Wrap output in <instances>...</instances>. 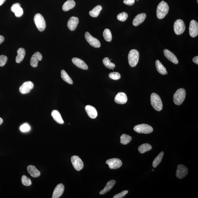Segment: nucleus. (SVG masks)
Returning <instances> with one entry per match:
<instances>
[{"label": "nucleus", "instance_id": "14", "mask_svg": "<svg viewBox=\"0 0 198 198\" xmlns=\"http://www.w3.org/2000/svg\"><path fill=\"white\" fill-rule=\"evenodd\" d=\"M42 56L40 52H37L33 54L31 58L30 65L32 67L35 68L37 67L39 61L42 60Z\"/></svg>", "mask_w": 198, "mask_h": 198}, {"label": "nucleus", "instance_id": "39", "mask_svg": "<svg viewBox=\"0 0 198 198\" xmlns=\"http://www.w3.org/2000/svg\"><path fill=\"white\" fill-rule=\"evenodd\" d=\"M8 61V57L4 55L0 56V66L3 67L6 64Z\"/></svg>", "mask_w": 198, "mask_h": 198}, {"label": "nucleus", "instance_id": "34", "mask_svg": "<svg viewBox=\"0 0 198 198\" xmlns=\"http://www.w3.org/2000/svg\"><path fill=\"white\" fill-rule=\"evenodd\" d=\"M104 38L107 42H111L112 40V35L111 31L108 29H106L103 33Z\"/></svg>", "mask_w": 198, "mask_h": 198}, {"label": "nucleus", "instance_id": "20", "mask_svg": "<svg viewBox=\"0 0 198 198\" xmlns=\"http://www.w3.org/2000/svg\"><path fill=\"white\" fill-rule=\"evenodd\" d=\"M85 109L87 115L90 118L94 119L97 118L98 114L94 107L92 106L87 105L86 106Z\"/></svg>", "mask_w": 198, "mask_h": 198}, {"label": "nucleus", "instance_id": "24", "mask_svg": "<svg viewBox=\"0 0 198 198\" xmlns=\"http://www.w3.org/2000/svg\"><path fill=\"white\" fill-rule=\"evenodd\" d=\"M51 115L55 121L59 124H62L64 123V121L62 119V116L57 110H52Z\"/></svg>", "mask_w": 198, "mask_h": 198}, {"label": "nucleus", "instance_id": "4", "mask_svg": "<svg viewBox=\"0 0 198 198\" xmlns=\"http://www.w3.org/2000/svg\"><path fill=\"white\" fill-rule=\"evenodd\" d=\"M140 54L138 51L135 49L132 50L129 53L128 61L129 64L132 67H134L138 63Z\"/></svg>", "mask_w": 198, "mask_h": 198}, {"label": "nucleus", "instance_id": "11", "mask_svg": "<svg viewBox=\"0 0 198 198\" xmlns=\"http://www.w3.org/2000/svg\"><path fill=\"white\" fill-rule=\"evenodd\" d=\"M34 84L32 82H26L20 87V92L22 94L28 93L34 88Z\"/></svg>", "mask_w": 198, "mask_h": 198}, {"label": "nucleus", "instance_id": "35", "mask_svg": "<svg viewBox=\"0 0 198 198\" xmlns=\"http://www.w3.org/2000/svg\"><path fill=\"white\" fill-rule=\"evenodd\" d=\"M103 62L106 67L110 69H113L115 67V64L110 62L108 57H106L103 60Z\"/></svg>", "mask_w": 198, "mask_h": 198}, {"label": "nucleus", "instance_id": "29", "mask_svg": "<svg viewBox=\"0 0 198 198\" xmlns=\"http://www.w3.org/2000/svg\"><path fill=\"white\" fill-rule=\"evenodd\" d=\"M152 149L151 145L148 143H143L139 147L138 149L140 152L142 154L146 152L151 151Z\"/></svg>", "mask_w": 198, "mask_h": 198}, {"label": "nucleus", "instance_id": "42", "mask_svg": "<svg viewBox=\"0 0 198 198\" xmlns=\"http://www.w3.org/2000/svg\"><path fill=\"white\" fill-rule=\"evenodd\" d=\"M135 0H124L123 3L128 6H132L134 4Z\"/></svg>", "mask_w": 198, "mask_h": 198}, {"label": "nucleus", "instance_id": "9", "mask_svg": "<svg viewBox=\"0 0 198 198\" xmlns=\"http://www.w3.org/2000/svg\"><path fill=\"white\" fill-rule=\"evenodd\" d=\"M111 169H116L122 166V162L121 160L118 158H113L108 159L106 161Z\"/></svg>", "mask_w": 198, "mask_h": 198}, {"label": "nucleus", "instance_id": "47", "mask_svg": "<svg viewBox=\"0 0 198 198\" xmlns=\"http://www.w3.org/2000/svg\"><path fill=\"white\" fill-rule=\"evenodd\" d=\"M152 171H154V170H152Z\"/></svg>", "mask_w": 198, "mask_h": 198}, {"label": "nucleus", "instance_id": "27", "mask_svg": "<svg viewBox=\"0 0 198 198\" xmlns=\"http://www.w3.org/2000/svg\"><path fill=\"white\" fill-rule=\"evenodd\" d=\"M155 65H156L157 70L158 73L162 75H167L168 73L166 68L159 60H157L156 61Z\"/></svg>", "mask_w": 198, "mask_h": 198}, {"label": "nucleus", "instance_id": "41", "mask_svg": "<svg viewBox=\"0 0 198 198\" xmlns=\"http://www.w3.org/2000/svg\"><path fill=\"white\" fill-rule=\"evenodd\" d=\"M20 129L22 132H26L29 131L30 130V127L27 124H24L20 128Z\"/></svg>", "mask_w": 198, "mask_h": 198}, {"label": "nucleus", "instance_id": "46", "mask_svg": "<svg viewBox=\"0 0 198 198\" xmlns=\"http://www.w3.org/2000/svg\"><path fill=\"white\" fill-rule=\"evenodd\" d=\"M3 123V119L1 118H0V125H1Z\"/></svg>", "mask_w": 198, "mask_h": 198}, {"label": "nucleus", "instance_id": "2", "mask_svg": "<svg viewBox=\"0 0 198 198\" xmlns=\"http://www.w3.org/2000/svg\"><path fill=\"white\" fill-rule=\"evenodd\" d=\"M151 102L152 106L155 110L158 111H161L163 109V105L160 97L155 93L152 94L151 96Z\"/></svg>", "mask_w": 198, "mask_h": 198}, {"label": "nucleus", "instance_id": "3", "mask_svg": "<svg viewBox=\"0 0 198 198\" xmlns=\"http://www.w3.org/2000/svg\"><path fill=\"white\" fill-rule=\"evenodd\" d=\"M186 95V91L184 89H178L173 96V101L175 104L177 105H181L185 98Z\"/></svg>", "mask_w": 198, "mask_h": 198}, {"label": "nucleus", "instance_id": "44", "mask_svg": "<svg viewBox=\"0 0 198 198\" xmlns=\"http://www.w3.org/2000/svg\"><path fill=\"white\" fill-rule=\"evenodd\" d=\"M4 38L3 36L0 35V44L4 41Z\"/></svg>", "mask_w": 198, "mask_h": 198}, {"label": "nucleus", "instance_id": "8", "mask_svg": "<svg viewBox=\"0 0 198 198\" xmlns=\"http://www.w3.org/2000/svg\"><path fill=\"white\" fill-rule=\"evenodd\" d=\"M86 40L91 46L95 48H99L100 47V44L98 40L92 36L88 32H86L85 34Z\"/></svg>", "mask_w": 198, "mask_h": 198}, {"label": "nucleus", "instance_id": "6", "mask_svg": "<svg viewBox=\"0 0 198 198\" xmlns=\"http://www.w3.org/2000/svg\"><path fill=\"white\" fill-rule=\"evenodd\" d=\"M134 130L137 133L144 134L151 133L153 130V128L151 125L145 124L136 125L134 128Z\"/></svg>", "mask_w": 198, "mask_h": 198}, {"label": "nucleus", "instance_id": "37", "mask_svg": "<svg viewBox=\"0 0 198 198\" xmlns=\"http://www.w3.org/2000/svg\"><path fill=\"white\" fill-rule=\"evenodd\" d=\"M128 17V14L124 12L119 13L117 16V19L120 21L124 22Z\"/></svg>", "mask_w": 198, "mask_h": 198}, {"label": "nucleus", "instance_id": "48", "mask_svg": "<svg viewBox=\"0 0 198 198\" xmlns=\"http://www.w3.org/2000/svg\"><path fill=\"white\" fill-rule=\"evenodd\" d=\"M197 3H198V0H197Z\"/></svg>", "mask_w": 198, "mask_h": 198}, {"label": "nucleus", "instance_id": "5", "mask_svg": "<svg viewBox=\"0 0 198 198\" xmlns=\"http://www.w3.org/2000/svg\"><path fill=\"white\" fill-rule=\"evenodd\" d=\"M34 21L39 31L42 32L44 30L46 27V21L42 15L40 13L36 14L34 16Z\"/></svg>", "mask_w": 198, "mask_h": 198}, {"label": "nucleus", "instance_id": "33", "mask_svg": "<svg viewBox=\"0 0 198 198\" xmlns=\"http://www.w3.org/2000/svg\"><path fill=\"white\" fill-rule=\"evenodd\" d=\"M132 137L129 135L123 134L120 136V143L123 145H127L131 141Z\"/></svg>", "mask_w": 198, "mask_h": 198}, {"label": "nucleus", "instance_id": "13", "mask_svg": "<svg viewBox=\"0 0 198 198\" xmlns=\"http://www.w3.org/2000/svg\"><path fill=\"white\" fill-rule=\"evenodd\" d=\"M189 32L191 37L195 38L198 34V23L197 21L192 20L190 21L189 28Z\"/></svg>", "mask_w": 198, "mask_h": 198}, {"label": "nucleus", "instance_id": "31", "mask_svg": "<svg viewBox=\"0 0 198 198\" xmlns=\"http://www.w3.org/2000/svg\"><path fill=\"white\" fill-rule=\"evenodd\" d=\"M61 76L64 81L67 82V83L72 85L73 82L70 77L65 70H62L61 71Z\"/></svg>", "mask_w": 198, "mask_h": 198}, {"label": "nucleus", "instance_id": "1", "mask_svg": "<svg viewBox=\"0 0 198 198\" xmlns=\"http://www.w3.org/2000/svg\"><path fill=\"white\" fill-rule=\"evenodd\" d=\"M169 7L167 3L164 1L159 3L157 9V16L158 19H162L164 18L168 14Z\"/></svg>", "mask_w": 198, "mask_h": 198}, {"label": "nucleus", "instance_id": "18", "mask_svg": "<svg viewBox=\"0 0 198 198\" xmlns=\"http://www.w3.org/2000/svg\"><path fill=\"white\" fill-rule=\"evenodd\" d=\"M79 20L78 18L73 16L69 19L68 22L67 26L70 31H74L76 28L79 24Z\"/></svg>", "mask_w": 198, "mask_h": 198}, {"label": "nucleus", "instance_id": "32", "mask_svg": "<svg viewBox=\"0 0 198 198\" xmlns=\"http://www.w3.org/2000/svg\"><path fill=\"white\" fill-rule=\"evenodd\" d=\"M164 155V153L163 152H161L160 153V154L155 158L154 161H153L152 165L153 167L156 168L160 164L162 160V158Z\"/></svg>", "mask_w": 198, "mask_h": 198}, {"label": "nucleus", "instance_id": "15", "mask_svg": "<svg viewBox=\"0 0 198 198\" xmlns=\"http://www.w3.org/2000/svg\"><path fill=\"white\" fill-rule=\"evenodd\" d=\"M128 97L124 92H120L116 95L115 101L116 103L119 104H124L128 101Z\"/></svg>", "mask_w": 198, "mask_h": 198}, {"label": "nucleus", "instance_id": "36", "mask_svg": "<svg viewBox=\"0 0 198 198\" xmlns=\"http://www.w3.org/2000/svg\"><path fill=\"white\" fill-rule=\"evenodd\" d=\"M21 181L24 185L26 186H29L32 184V182L30 178H28L26 176H23L21 178Z\"/></svg>", "mask_w": 198, "mask_h": 198}, {"label": "nucleus", "instance_id": "17", "mask_svg": "<svg viewBox=\"0 0 198 198\" xmlns=\"http://www.w3.org/2000/svg\"><path fill=\"white\" fill-rule=\"evenodd\" d=\"M64 186L62 184L57 185L54 189L52 195V198H58L60 197L63 194L64 190Z\"/></svg>", "mask_w": 198, "mask_h": 198}, {"label": "nucleus", "instance_id": "49", "mask_svg": "<svg viewBox=\"0 0 198 198\" xmlns=\"http://www.w3.org/2000/svg\"><path fill=\"white\" fill-rule=\"evenodd\" d=\"M136 1H139V0H136Z\"/></svg>", "mask_w": 198, "mask_h": 198}, {"label": "nucleus", "instance_id": "25", "mask_svg": "<svg viewBox=\"0 0 198 198\" xmlns=\"http://www.w3.org/2000/svg\"><path fill=\"white\" fill-rule=\"evenodd\" d=\"M116 181L114 180H112L109 181L107 183L106 185L105 186L104 188L102 190L100 191V195L104 194L108 191H110L113 186H114L116 184Z\"/></svg>", "mask_w": 198, "mask_h": 198}, {"label": "nucleus", "instance_id": "10", "mask_svg": "<svg viewBox=\"0 0 198 198\" xmlns=\"http://www.w3.org/2000/svg\"><path fill=\"white\" fill-rule=\"evenodd\" d=\"M71 161L73 166L76 170L79 171L83 168L84 164L81 158L79 156H74L72 157Z\"/></svg>", "mask_w": 198, "mask_h": 198}, {"label": "nucleus", "instance_id": "26", "mask_svg": "<svg viewBox=\"0 0 198 198\" xmlns=\"http://www.w3.org/2000/svg\"><path fill=\"white\" fill-rule=\"evenodd\" d=\"M17 55L16 58V62L20 63L22 62L26 55V51L24 48H20L17 51Z\"/></svg>", "mask_w": 198, "mask_h": 198}, {"label": "nucleus", "instance_id": "40", "mask_svg": "<svg viewBox=\"0 0 198 198\" xmlns=\"http://www.w3.org/2000/svg\"><path fill=\"white\" fill-rule=\"evenodd\" d=\"M128 190H124L122 192L119 193V194L115 195L113 196V198H122L124 197L126 195L128 194Z\"/></svg>", "mask_w": 198, "mask_h": 198}, {"label": "nucleus", "instance_id": "22", "mask_svg": "<svg viewBox=\"0 0 198 198\" xmlns=\"http://www.w3.org/2000/svg\"><path fill=\"white\" fill-rule=\"evenodd\" d=\"M146 16V14L144 13H142L137 15L133 20V26H137L140 25L144 21Z\"/></svg>", "mask_w": 198, "mask_h": 198}, {"label": "nucleus", "instance_id": "23", "mask_svg": "<svg viewBox=\"0 0 198 198\" xmlns=\"http://www.w3.org/2000/svg\"><path fill=\"white\" fill-rule=\"evenodd\" d=\"M27 171L32 177L36 178L40 176V172L37 169L35 166L32 165H29L28 166Z\"/></svg>", "mask_w": 198, "mask_h": 198}, {"label": "nucleus", "instance_id": "7", "mask_svg": "<svg viewBox=\"0 0 198 198\" xmlns=\"http://www.w3.org/2000/svg\"><path fill=\"white\" fill-rule=\"evenodd\" d=\"M186 27L184 21L181 19L176 20L174 22V29L175 34L177 35L182 34L185 30Z\"/></svg>", "mask_w": 198, "mask_h": 198}, {"label": "nucleus", "instance_id": "21", "mask_svg": "<svg viewBox=\"0 0 198 198\" xmlns=\"http://www.w3.org/2000/svg\"><path fill=\"white\" fill-rule=\"evenodd\" d=\"M72 62L76 66L79 68L84 69V70H87L88 69V66L82 59L77 58H74L72 59Z\"/></svg>", "mask_w": 198, "mask_h": 198}, {"label": "nucleus", "instance_id": "16", "mask_svg": "<svg viewBox=\"0 0 198 198\" xmlns=\"http://www.w3.org/2000/svg\"><path fill=\"white\" fill-rule=\"evenodd\" d=\"M11 11L15 13L16 17H21L23 15L24 11L19 3H16L13 4L11 8Z\"/></svg>", "mask_w": 198, "mask_h": 198}, {"label": "nucleus", "instance_id": "45", "mask_svg": "<svg viewBox=\"0 0 198 198\" xmlns=\"http://www.w3.org/2000/svg\"><path fill=\"white\" fill-rule=\"evenodd\" d=\"M6 1V0H0V6H1Z\"/></svg>", "mask_w": 198, "mask_h": 198}, {"label": "nucleus", "instance_id": "28", "mask_svg": "<svg viewBox=\"0 0 198 198\" xmlns=\"http://www.w3.org/2000/svg\"><path fill=\"white\" fill-rule=\"evenodd\" d=\"M76 3L74 0H68L64 3L62 9L64 11H67L73 9Z\"/></svg>", "mask_w": 198, "mask_h": 198}, {"label": "nucleus", "instance_id": "43", "mask_svg": "<svg viewBox=\"0 0 198 198\" xmlns=\"http://www.w3.org/2000/svg\"><path fill=\"white\" fill-rule=\"evenodd\" d=\"M193 61L195 63L197 64V65L198 64V56H196V57H194V58H193Z\"/></svg>", "mask_w": 198, "mask_h": 198}, {"label": "nucleus", "instance_id": "19", "mask_svg": "<svg viewBox=\"0 0 198 198\" xmlns=\"http://www.w3.org/2000/svg\"><path fill=\"white\" fill-rule=\"evenodd\" d=\"M164 54L166 58L171 62L175 64H177L178 63L177 58L172 52L167 49H165L164 50Z\"/></svg>", "mask_w": 198, "mask_h": 198}, {"label": "nucleus", "instance_id": "30", "mask_svg": "<svg viewBox=\"0 0 198 198\" xmlns=\"http://www.w3.org/2000/svg\"><path fill=\"white\" fill-rule=\"evenodd\" d=\"M102 8L101 6L98 5L93 8L92 10L89 12V14L91 16L93 17H97L100 14V13L102 10Z\"/></svg>", "mask_w": 198, "mask_h": 198}, {"label": "nucleus", "instance_id": "12", "mask_svg": "<svg viewBox=\"0 0 198 198\" xmlns=\"http://www.w3.org/2000/svg\"><path fill=\"white\" fill-rule=\"evenodd\" d=\"M188 170L187 167L184 165L179 164L178 166L176 176L178 178L181 179L185 177L188 174Z\"/></svg>", "mask_w": 198, "mask_h": 198}, {"label": "nucleus", "instance_id": "38", "mask_svg": "<svg viewBox=\"0 0 198 198\" xmlns=\"http://www.w3.org/2000/svg\"><path fill=\"white\" fill-rule=\"evenodd\" d=\"M109 77L114 80H118L121 78L120 74L118 72H113L109 74Z\"/></svg>", "mask_w": 198, "mask_h": 198}]
</instances>
